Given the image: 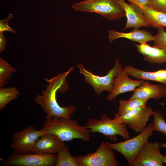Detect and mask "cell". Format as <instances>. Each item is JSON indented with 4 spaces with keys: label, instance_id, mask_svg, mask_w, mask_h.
<instances>
[{
    "label": "cell",
    "instance_id": "cell-1",
    "mask_svg": "<svg viewBox=\"0 0 166 166\" xmlns=\"http://www.w3.org/2000/svg\"><path fill=\"white\" fill-rule=\"evenodd\" d=\"M73 69L74 67L71 66L67 71L59 73L51 79L45 78L48 83L45 86L46 89L42 90V94L36 96L34 101L47 114L46 118L69 117L74 113L76 109L74 105L61 107L58 105L56 98L57 90L62 93L68 89L66 77Z\"/></svg>",
    "mask_w": 166,
    "mask_h": 166
},
{
    "label": "cell",
    "instance_id": "cell-2",
    "mask_svg": "<svg viewBox=\"0 0 166 166\" xmlns=\"http://www.w3.org/2000/svg\"><path fill=\"white\" fill-rule=\"evenodd\" d=\"M42 129L45 133L53 134L63 141L74 139L89 141L92 133L85 126L80 125L76 120L72 119L71 116L46 118Z\"/></svg>",
    "mask_w": 166,
    "mask_h": 166
},
{
    "label": "cell",
    "instance_id": "cell-3",
    "mask_svg": "<svg viewBox=\"0 0 166 166\" xmlns=\"http://www.w3.org/2000/svg\"><path fill=\"white\" fill-rule=\"evenodd\" d=\"M72 7L76 11L95 13L111 21L125 16V11L118 0H85L75 3Z\"/></svg>",
    "mask_w": 166,
    "mask_h": 166
},
{
    "label": "cell",
    "instance_id": "cell-4",
    "mask_svg": "<svg viewBox=\"0 0 166 166\" xmlns=\"http://www.w3.org/2000/svg\"><path fill=\"white\" fill-rule=\"evenodd\" d=\"M85 126L90 130L92 133H101L114 143L117 142V135L121 136L125 140L130 137L125 124L115 121L105 114H102L100 119L89 118Z\"/></svg>",
    "mask_w": 166,
    "mask_h": 166
},
{
    "label": "cell",
    "instance_id": "cell-5",
    "mask_svg": "<svg viewBox=\"0 0 166 166\" xmlns=\"http://www.w3.org/2000/svg\"><path fill=\"white\" fill-rule=\"evenodd\" d=\"M154 131L152 123H150L143 131L132 138L118 143L106 142L105 143L109 148L121 154L127 160L128 164L132 166L138 152L153 135Z\"/></svg>",
    "mask_w": 166,
    "mask_h": 166
},
{
    "label": "cell",
    "instance_id": "cell-6",
    "mask_svg": "<svg viewBox=\"0 0 166 166\" xmlns=\"http://www.w3.org/2000/svg\"><path fill=\"white\" fill-rule=\"evenodd\" d=\"M79 72L84 75L85 81L93 88L95 92L98 96L105 91L111 92L113 88L114 78L122 69L123 68L121 61L116 59L114 66L104 76H99L87 70L82 64L77 65Z\"/></svg>",
    "mask_w": 166,
    "mask_h": 166
},
{
    "label": "cell",
    "instance_id": "cell-7",
    "mask_svg": "<svg viewBox=\"0 0 166 166\" xmlns=\"http://www.w3.org/2000/svg\"><path fill=\"white\" fill-rule=\"evenodd\" d=\"M57 156L55 154H40L31 153L17 154L13 152L4 160L3 166H54Z\"/></svg>",
    "mask_w": 166,
    "mask_h": 166
},
{
    "label": "cell",
    "instance_id": "cell-8",
    "mask_svg": "<svg viewBox=\"0 0 166 166\" xmlns=\"http://www.w3.org/2000/svg\"><path fill=\"white\" fill-rule=\"evenodd\" d=\"M78 166H117L119 162L113 150L102 141L95 151L76 157Z\"/></svg>",
    "mask_w": 166,
    "mask_h": 166
},
{
    "label": "cell",
    "instance_id": "cell-9",
    "mask_svg": "<svg viewBox=\"0 0 166 166\" xmlns=\"http://www.w3.org/2000/svg\"><path fill=\"white\" fill-rule=\"evenodd\" d=\"M45 133L42 129L38 130L33 126H28L22 130L13 133L10 147L17 154L32 153L36 141Z\"/></svg>",
    "mask_w": 166,
    "mask_h": 166
},
{
    "label": "cell",
    "instance_id": "cell-10",
    "mask_svg": "<svg viewBox=\"0 0 166 166\" xmlns=\"http://www.w3.org/2000/svg\"><path fill=\"white\" fill-rule=\"evenodd\" d=\"M153 112L149 106H141L124 115L114 117L113 119L115 121L125 124L136 132H140L145 129Z\"/></svg>",
    "mask_w": 166,
    "mask_h": 166
},
{
    "label": "cell",
    "instance_id": "cell-11",
    "mask_svg": "<svg viewBox=\"0 0 166 166\" xmlns=\"http://www.w3.org/2000/svg\"><path fill=\"white\" fill-rule=\"evenodd\" d=\"M160 143L148 141L136 155L132 166H163Z\"/></svg>",
    "mask_w": 166,
    "mask_h": 166
},
{
    "label": "cell",
    "instance_id": "cell-12",
    "mask_svg": "<svg viewBox=\"0 0 166 166\" xmlns=\"http://www.w3.org/2000/svg\"><path fill=\"white\" fill-rule=\"evenodd\" d=\"M129 76L123 68L113 80V88L112 91L107 96L108 101H112L120 94L133 91L147 81L134 80L130 78Z\"/></svg>",
    "mask_w": 166,
    "mask_h": 166
},
{
    "label": "cell",
    "instance_id": "cell-13",
    "mask_svg": "<svg viewBox=\"0 0 166 166\" xmlns=\"http://www.w3.org/2000/svg\"><path fill=\"white\" fill-rule=\"evenodd\" d=\"M64 142L53 134L45 133L36 141L32 153L40 154L57 153L65 144Z\"/></svg>",
    "mask_w": 166,
    "mask_h": 166
},
{
    "label": "cell",
    "instance_id": "cell-14",
    "mask_svg": "<svg viewBox=\"0 0 166 166\" xmlns=\"http://www.w3.org/2000/svg\"><path fill=\"white\" fill-rule=\"evenodd\" d=\"M133 5L141 16L150 26L158 28L166 27V14L151 8L147 5H143L136 0H125Z\"/></svg>",
    "mask_w": 166,
    "mask_h": 166
},
{
    "label": "cell",
    "instance_id": "cell-15",
    "mask_svg": "<svg viewBox=\"0 0 166 166\" xmlns=\"http://www.w3.org/2000/svg\"><path fill=\"white\" fill-rule=\"evenodd\" d=\"M166 96V87L164 85L151 84L148 81L136 89L129 99L150 98L159 100Z\"/></svg>",
    "mask_w": 166,
    "mask_h": 166
},
{
    "label": "cell",
    "instance_id": "cell-16",
    "mask_svg": "<svg viewBox=\"0 0 166 166\" xmlns=\"http://www.w3.org/2000/svg\"><path fill=\"white\" fill-rule=\"evenodd\" d=\"M108 38L110 42L121 38H124L132 41L137 42L140 44L147 43L153 41V36L152 34L144 30L134 29L128 33L118 32L113 29L108 31Z\"/></svg>",
    "mask_w": 166,
    "mask_h": 166
},
{
    "label": "cell",
    "instance_id": "cell-17",
    "mask_svg": "<svg viewBox=\"0 0 166 166\" xmlns=\"http://www.w3.org/2000/svg\"><path fill=\"white\" fill-rule=\"evenodd\" d=\"M137 51L150 64H166V49L151 46L147 43L135 44Z\"/></svg>",
    "mask_w": 166,
    "mask_h": 166
},
{
    "label": "cell",
    "instance_id": "cell-18",
    "mask_svg": "<svg viewBox=\"0 0 166 166\" xmlns=\"http://www.w3.org/2000/svg\"><path fill=\"white\" fill-rule=\"evenodd\" d=\"M123 69L129 76L136 79L158 82L166 86V69L148 72L128 65L124 66Z\"/></svg>",
    "mask_w": 166,
    "mask_h": 166
},
{
    "label": "cell",
    "instance_id": "cell-19",
    "mask_svg": "<svg viewBox=\"0 0 166 166\" xmlns=\"http://www.w3.org/2000/svg\"><path fill=\"white\" fill-rule=\"evenodd\" d=\"M118 0L125 11L127 19L125 27L123 30L130 28L139 29L141 27L150 26L133 5L127 3L125 0Z\"/></svg>",
    "mask_w": 166,
    "mask_h": 166
},
{
    "label": "cell",
    "instance_id": "cell-20",
    "mask_svg": "<svg viewBox=\"0 0 166 166\" xmlns=\"http://www.w3.org/2000/svg\"><path fill=\"white\" fill-rule=\"evenodd\" d=\"M148 100V99L140 98L121 100L119 101L118 111L114 113V117L124 115L139 107L146 106Z\"/></svg>",
    "mask_w": 166,
    "mask_h": 166
},
{
    "label": "cell",
    "instance_id": "cell-21",
    "mask_svg": "<svg viewBox=\"0 0 166 166\" xmlns=\"http://www.w3.org/2000/svg\"><path fill=\"white\" fill-rule=\"evenodd\" d=\"M55 166H78L76 157L70 153L69 148L64 144L57 153Z\"/></svg>",
    "mask_w": 166,
    "mask_h": 166
},
{
    "label": "cell",
    "instance_id": "cell-22",
    "mask_svg": "<svg viewBox=\"0 0 166 166\" xmlns=\"http://www.w3.org/2000/svg\"><path fill=\"white\" fill-rule=\"evenodd\" d=\"M20 92L14 87H0V110L4 108L12 101L18 98Z\"/></svg>",
    "mask_w": 166,
    "mask_h": 166
},
{
    "label": "cell",
    "instance_id": "cell-23",
    "mask_svg": "<svg viewBox=\"0 0 166 166\" xmlns=\"http://www.w3.org/2000/svg\"><path fill=\"white\" fill-rule=\"evenodd\" d=\"M17 70L12 67L6 61L0 57V87L8 83L11 75Z\"/></svg>",
    "mask_w": 166,
    "mask_h": 166
},
{
    "label": "cell",
    "instance_id": "cell-24",
    "mask_svg": "<svg viewBox=\"0 0 166 166\" xmlns=\"http://www.w3.org/2000/svg\"><path fill=\"white\" fill-rule=\"evenodd\" d=\"M152 116L154 131L160 132L166 136V121L162 114L156 110L153 111Z\"/></svg>",
    "mask_w": 166,
    "mask_h": 166
},
{
    "label": "cell",
    "instance_id": "cell-25",
    "mask_svg": "<svg viewBox=\"0 0 166 166\" xmlns=\"http://www.w3.org/2000/svg\"><path fill=\"white\" fill-rule=\"evenodd\" d=\"M157 34L153 36V46L164 49H166V32L164 27L161 26L157 28Z\"/></svg>",
    "mask_w": 166,
    "mask_h": 166
},
{
    "label": "cell",
    "instance_id": "cell-26",
    "mask_svg": "<svg viewBox=\"0 0 166 166\" xmlns=\"http://www.w3.org/2000/svg\"><path fill=\"white\" fill-rule=\"evenodd\" d=\"M147 5L153 9L166 14V0H148Z\"/></svg>",
    "mask_w": 166,
    "mask_h": 166
},
{
    "label": "cell",
    "instance_id": "cell-27",
    "mask_svg": "<svg viewBox=\"0 0 166 166\" xmlns=\"http://www.w3.org/2000/svg\"><path fill=\"white\" fill-rule=\"evenodd\" d=\"M12 18V14H9L6 18L0 20V32L8 31L15 33L16 30L10 27L8 23L9 20Z\"/></svg>",
    "mask_w": 166,
    "mask_h": 166
},
{
    "label": "cell",
    "instance_id": "cell-28",
    "mask_svg": "<svg viewBox=\"0 0 166 166\" xmlns=\"http://www.w3.org/2000/svg\"><path fill=\"white\" fill-rule=\"evenodd\" d=\"M6 39L3 35V32H0V53L4 50Z\"/></svg>",
    "mask_w": 166,
    "mask_h": 166
},
{
    "label": "cell",
    "instance_id": "cell-29",
    "mask_svg": "<svg viewBox=\"0 0 166 166\" xmlns=\"http://www.w3.org/2000/svg\"><path fill=\"white\" fill-rule=\"evenodd\" d=\"M138 2L143 5H146L148 3V0H136Z\"/></svg>",
    "mask_w": 166,
    "mask_h": 166
},
{
    "label": "cell",
    "instance_id": "cell-30",
    "mask_svg": "<svg viewBox=\"0 0 166 166\" xmlns=\"http://www.w3.org/2000/svg\"><path fill=\"white\" fill-rule=\"evenodd\" d=\"M161 159L163 164H166V156L162 155L161 156Z\"/></svg>",
    "mask_w": 166,
    "mask_h": 166
},
{
    "label": "cell",
    "instance_id": "cell-31",
    "mask_svg": "<svg viewBox=\"0 0 166 166\" xmlns=\"http://www.w3.org/2000/svg\"><path fill=\"white\" fill-rule=\"evenodd\" d=\"M160 146L161 148H166V143H161L159 142Z\"/></svg>",
    "mask_w": 166,
    "mask_h": 166
}]
</instances>
